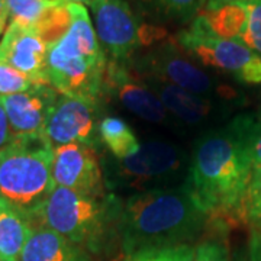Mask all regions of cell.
<instances>
[{"label": "cell", "mask_w": 261, "mask_h": 261, "mask_svg": "<svg viewBox=\"0 0 261 261\" xmlns=\"http://www.w3.org/2000/svg\"><path fill=\"white\" fill-rule=\"evenodd\" d=\"M252 164L229 125L196 140L185 185L218 231L243 224L241 207Z\"/></svg>", "instance_id": "cell-1"}, {"label": "cell", "mask_w": 261, "mask_h": 261, "mask_svg": "<svg viewBox=\"0 0 261 261\" xmlns=\"http://www.w3.org/2000/svg\"><path fill=\"white\" fill-rule=\"evenodd\" d=\"M209 222L185 181L176 187L132 193L122 202L118 238L122 252L192 245Z\"/></svg>", "instance_id": "cell-2"}, {"label": "cell", "mask_w": 261, "mask_h": 261, "mask_svg": "<svg viewBox=\"0 0 261 261\" xmlns=\"http://www.w3.org/2000/svg\"><path fill=\"white\" fill-rule=\"evenodd\" d=\"M71 25L48 48V83L63 96L102 103L108 57L83 5L70 3Z\"/></svg>", "instance_id": "cell-3"}, {"label": "cell", "mask_w": 261, "mask_h": 261, "mask_svg": "<svg viewBox=\"0 0 261 261\" xmlns=\"http://www.w3.org/2000/svg\"><path fill=\"white\" fill-rule=\"evenodd\" d=\"M122 200L113 193L89 196L65 187H54L32 221V228H48L90 254L105 248L118 235Z\"/></svg>", "instance_id": "cell-4"}, {"label": "cell", "mask_w": 261, "mask_h": 261, "mask_svg": "<svg viewBox=\"0 0 261 261\" xmlns=\"http://www.w3.org/2000/svg\"><path fill=\"white\" fill-rule=\"evenodd\" d=\"M54 145L44 132L12 137L0 149V199L32 221L54 190Z\"/></svg>", "instance_id": "cell-5"}, {"label": "cell", "mask_w": 261, "mask_h": 261, "mask_svg": "<svg viewBox=\"0 0 261 261\" xmlns=\"http://www.w3.org/2000/svg\"><path fill=\"white\" fill-rule=\"evenodd\" d=\"M102 163L108 190H134V193L173 187L183 176L187 177L189 171L185 151L161 140L142 142L130 157H105Z\"/></svg>", "instance_id": "cell-6"}, {"label": "cell", "mask_w": 261, "mask_h": 261, "mask_svg": "<svg viewBox=\"0 0 261 261\" xmlns=\"http://www.w3.org/2000/svg\"><path fill=\"white\" fill-rule=\"evenodd\" d=\"M174 42L200 64L228 73L240 83L261 84V57L240 41L214 37L190 22Z\"/></svg>", "instance_id": "cell-7"}, {"label": "cell", "mask_w": 261, "mask_h": 261, "mask_svg": "<svg viewBox=\"0 0 261 261\" xmlns=\"http://www.w3.org/2000/svg\"><path fill=\"white\" fill-rule=\"evenodd\" d=\"M128 65L141 77H152L166 83L176 84L205 97L221 92L214 79L196 64L195 60L185 54L174 39L161 42L144 54L132 57Z\"/></svg>", "instance_id": "cell-8"}, {"label": "cell", "mask_w": 261, "mask_h": 261, "mask_svg": "<svg viewBox=\"0 0 261 261\" xmlns=\"http://www.w3.org/2000/svg\"><path fill=\"white\" fill-rule=\"evenodd\" d=\"M94 32L109 61L128 63L141 45L142 20L126 0H94Z\"/></svg>", "instance_id": "cell-9"}, {"label": "cell", "mask_w": 261, "mask_h": 261, "mask_svg": "<svg viewBox=\"0 0 261 261\" xmlns=\"http://www.w3.org/2000/svg\"><path fill=\"white\" fill-rule=\"evenodd\" d=\"M102 103L60 94L48 116L44 135L58 147L82 144L94 151L102 147L99 137V108Z\"/></svg>", "instance_id": "cell-10"}, {"label": "cell", "mask_w": 261, "mask_h": 261, "mask_svg": "<svg viewBox=\"0 0 261 261\" xmlns=\"http://www.w3.org/2000/svg\"><path fill=\"white\" fill-rule=\"evenodd\" d=\"M97 154V151L82 144H65L54 147V185L74 190L82 195H108L103 168Z\"/></svg>", "instance_id": "cell-11"}, {"label": "cell", "mask_w": 261, "mask_h": 261, "mask_svg": "<svg viewBox=\"0 0 261 261\" xmlns=\"http://www.w3.org/2000/svg\"><path fill=\"white\" fill-rule=\"evenodd\" d=\"M113 96L129 112L152 123H167L170 113L155 93L135 74L128 63L109 61L105 73V97Z\"/></svg>", "instance_id": "cell-12"}, {"label": "cell", "mask_w": 261, "mask_h": 261, "mask_svg": "<svg viewBox=\"0 0 261 261\" xmlns=\"http://www.w3.org/2000/svg\"><path fill=\"white\" fill-rule=\"evenodd\" d=\"M48 45L34 29L9 23L0 41V64L13 67L34 84H49Z\"/></svg>", "instance_id": "cell-13"}, {"label": "cell", "mask_w": 261, "mask_h": 261, "mask_svg": "<svg viewBox=\"0 0 261 261\" xmlns=\"http://www.w3.org/2000/svg\"><path fill=\"white\" fill-rule=\"evenodd\" d=\"M60 93L49 84H35L27 92L0 97L13 137L44 132Z\"/></svg>", "instance_id": "cell-14"}, {"label": "cell", "mask_w": 261, "mask_h": 261, "mask_svg": "<svg viewBox=\"0 0 261 261\" xmlns=\"http://www.w3.org/2000/svg\"><path fill=\"white\" fill-rule=\"evenodd\" d=\"M138 77L155 93V96L164 105L166 111L183 123L202 125L212 116L215 105L211 97L196 94L178 87L176 84L166 83L152 77Z\"/></svg>", "instance_id": "cell-15"}, {"label": "cell", "mask_w": 261, "mask_h": 261, "mask_svg": "<svg viewBox=\"0 0 261 261\" xmlns=\"http://www.w3.org/2000/svg\"><path fill=\"white\" fill-rule=\"evenodd\" d=\"M19 261H93L92 254L48 228H32Z\"/></svg>", "instance_id": "cell-16"}, {"label": "cell", "mask_w": 261, "mask_h": 261, "mask_svg": "<svg viewBox=\"0 0 261 261\" xmlns=\"http://www.w3.org/2000/svg\"><path fill=\"white\" fill-rule=\"evenodd\" d=\"M214 37L240 41L248 22V3H228L203 8L192 20Z\"/></svg>", "instance_id": "cell-17"}, {"label": "cell", "mask_w": 261, "mask_h": 261, "mask_svg": "<svg viewBox=\"0 0 261 261\" xmlns=\"http://www.w3.org/2000/svg\"><path fill=\"white\" fill-rule=\"evenodd\" d=\"M141 19L161 25L166 22L187 23L203 9L206 0H126Z\"/></svg>", "instance_id": "cell-18"}, {"label": "cell", "mask_w": 261, "mask_h": 261, "mask_svg": "<svg viewBox=\"0 0 261 261\" xmlns=\"http://www.w3.org/2000/svg\"><path fill=\"white\" fill-rule=\"evenodd\" d=\"M32 232L29 221L8 207L0 212V261H19Z\"/></svg>", "instance_id": "cell-19"}, {"label": "cell", "mask_w": 261, "mask_h": 261, "mask_svg": "<svg viewBox=\"0 0 261 261\" xmlns=\"http://www.w3.org/2000/svg\"><path fill=\"white\" fill-rule=\"evenodd\" d=\"M99 137L105 148L115 159L122 160L134 155L141 147L135 132L118 116H105L99 122Z\"/></svg>", "instance_id": "cell-20"}, {"label": "cell", "mask_w": 261, "mask_h": 261, "mask_svg": "<svg viewBox=\"0 0 261 261\" xmlns=\"http://www.w3.org/2000/svg\"><path fill=\"white\" fill-rule=\"evenodd\" d=\"M61 0H6L9 23L37 31Z\"/></svg>", "instance_id": "cell-21"}, {"label": "cell", "mask_w": 261, "mask_h": 261, "mask_svg": "<svg viewBox=\"0 0 261 261\" xmlns=\"http://www.w3.org/2000/svg\"><path fill=\"white\" fill-rule=\"evenodd\" d=\"M229 128L245 149L252 168L261 167V121L258 116L240 115L229 122Z\"/></svg>", "instance_id": "cell-22"}, {"label": "cell", "mask_w": 261, "mask_h": 261, "mask_svg": "<svg viewBox=\"0 0 261 261\" xmlns=\"http://www.w3.org/2000/svg\"><path fill=\"white\" fill-rule=\"evenodd\" d=\"M243 224L251 229H261V167L252 168L251 178L241 207Z\"/></svg>", "instance_id": "cell-23"}, {"label": "cell", "mask_w": 261, "mask_h": 261, "mask_svg": "<svg viewBox=\"0 0 261 261\" xmlns=\"http://www.w3.org/2000/svg\"><path fill=\"white\" fill-rule=\"evenodd\" d=\"M195 247L177 245L164 248H151L125 255L122 261H193Z\"/></svg>", "instance_id": "cell-24"}, {"label": "cell", "mask_w": 261, "mask_h": 261, "mask_svg": "<svg viewBox=\"0 0 261 261\" xmlns=\"http://www.w3.org/2000/svg\"><path fill=\"white\" fill-rule=\"evenodd\" d=\"M240 42L261 57V0L248 2V22Z\"/></svg>", "instance_id": "cell-25"}, {"label": "cell", "mask_w": 261, "mask_h": 261, "mask_svg": "<svg viewBox=\"0 0 261 261\" xmlns=\"http://www.w3.org/2000/svg\"><path fill=\"white\" fill-rule=\"evenodd\" d=\"M35 84L13 67L0 64V97L27 92Z\"/></svg>", "instance_id": "cell-26"}, {"label": "cell", "mask_w": 261, "mask_h": 261, "mask_svg": "<svg viewBox=\"0 0 261 261\" xmlns=\"http://www.w3.org/2000/svg\"><path fill=\"white\" fill-rule=\"evenodd\" d=\"M193 261H231L229 248L224 238H206L195 247Z\"/></svg>", "instance_id": "cell-27"}, {"label": "cell", "mask_w": 261, "mask_h": 261, "mask_svg": "<svg viewBox=\"0 0 261 261\" xmlns=\"http://www.w3.org/2000/svg\"><path fill=\"white\" fill-rule=\"evenodd\" d=\"M247 261H261V229H251Z\"/></svg>", "instance_id": "cell-28"}, {"label": "cell", "mask_w": 261, "mask_h": 261, "mask_svg": "<svg viewBox=\"0 0 261 261\" xmlns=\"http://www.w3.org/2000/svg\"><path fill=\"white\" fill-rule=\"evenodd\" d=\"M12 137L13 135H12V130H10L8 115H6L2 103H0V149L3 148L12 140Z\"/></svg>", "instance_id": "cell-29"}, {"label": "cell", "mask_w": 261, "mask_h": 261, "mask_svg": "<svg viewBox=\"0 0 261 261\" xmlns=\"http://www.w3.org/2000/svg\"><path fill=\"white\" fill-rule=\"evenodd\" d=\"M8 20H9V13H8V3L6 0H0V37L5 34L8 28Z\"/></svg>", "instance_id": "cell-30"}, {"label": "cell", "mask_w": 261, "mask_h": 261, "mask_svg": "<svg viewBox=\"0 0 261 261\" xmlns=\"http://www.w3.org/2000/svg\"><path fill=\"white\" fill-rule=\"evenodd\" d=\"M251 0H206V8H215L221 5H228V3H248ZM203 6V8H205Z\"/></svg>", "instance_id": "cell-31"}, {"label": "cell", "mask_w": 261, "mask_h": 261, "mask_svg": "<svg viewBox=\"0 0 261 261\" xmlns=\"http://www.w3.org/2000/svg\"><path fill=\"white\" fill-rule=\"evenodd\" d=\"M67 3H75V5H83V6H92L94 0H65Z\"/></svg>", "instance_id": "cell-32"}, {"label": "cell", "mask_w": 261, "mask_h": 261, "mask_svg": "<svg viewBox=\"0 0 261 261\" xmlns=\"http://www.w3.org/2000/svg\"><path fill=\"white\" fill-rule=\"evenodd\" d=\"M6 209H8V205L0 199V212H3V211H6Z\"/></svg>", "instance_id": "cell-33"}, {"label": "cell", "mask_w": 261, "mask_h": 261, "mask_svg": "<svg viewBox=\"0 0 261 261\" xmlns=\"http://www.w3.org/2000/svg\"><path fill=\"white\" fill-rule=\"evenodd\" d=\"M235 261H247V258H241V257H240V258H237Z\"/></svg>", "instance_id": "cell-34"}, {"label": "cell", "mask_w": 261, "mask_h": 261, "mask_svg": "<svg viewBox=\"0 0 261 261\" xmlns=\"http://www.w3.org/2000/svg\"><path fill=\"white\" fill-rule=\"evenodd\" d=\"M258 119L261 121V109H260V113H258Z\"/></svg>", "instance_id": "cell-35"}]
</instances>
